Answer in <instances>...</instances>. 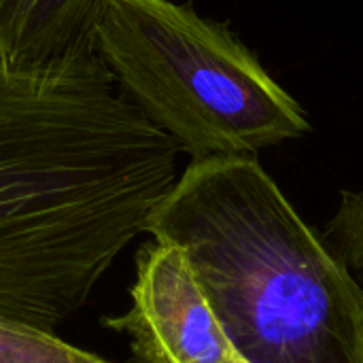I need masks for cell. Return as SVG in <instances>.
<instances>
[{
	"label": "cell",
	"mask_w": 363,
	"mask_h": 363,
	"mask_svg": "<svg viewBox=\"0 0 363 363\" xmlns=\"http://www.w3.org/2000/svg\"><path fill=\"white\" fill-rule=\"evenodd\" d=\"M181 149L98 53L49 68L0 57V317L53 332L147 232Z\"/></svg>",
	"instance_id": "1"
},
{
	"label": "cell",
	"mask_w": 363,
	"mask_h": 363,
	"mask_svg": "<svg viewBox=\"0 0 363 363\" xmlns=\"http://www.w3.org/2000/svg\"><path fill=\"white\" fill-rule=\"evenodd\" d=\"M147 234L185 253L247 363H363V287L255 155L189 162Z\"/></svg>",
	"instance_id": "2"
},
{
	"label": "cell",
	"mask_w": 363,
	"mask_h": 363,
	"mask_svg": "<svg viewBox=\"0 0 363 363\" xmlns=\"http://www.w3.org/2000/svg\"><path fill=\"white\" fill-rule=\"evenodd\" d=\"M94 49L119 91L196 160L311 132L300 102L230 30L172 0H106Z\"/></svg>",
	"instance_id": "3"
},
{
	"label": "cell",
	"mask_w": 363,
	"mask_h": 363,
	"mask_svg": "<svg viewBox=\"0 0 363 363\" xmlns=\"http://www.w3.org/2000/svg\"><path fill=\"white\" fill-rule=\"evenodd\" d=\"M125 315L104 319L130 338L138 363H247L208 306L185 253L168 242L138 251L136 281Z\"/></svg>",
	"instance_id": "4"
},
{
	"label": "cell",
	"mask_w": 363,
	"mask_h": 363,
	"mask_svg": "<svg viewBox=\"0 0 363 363\" xmlns=\"http://www.w3.org/2000/svg\"><path fill=\"white\" fill-rule=\"evenodd\" d=\"M106 0H0V57L13 68H49L96 53Z\"/></svg>",
	"instance_id": "5"
},
{
	"label": "cell",
	"mask_w": 363,
	"mask_h": 363,
	"mask_svg": "<svg viewBox=\"0 0 363 363\" xmlns=\"http://www.w3.org/2000/svg\"><path fill=\"white\" fill-rule=\"evenodd\" d=\"M0 363H108L106 359L64 342L55 332L0 317Z\"/></svg>",
	"instance_id": "6"
},
{
	"label": "cell",
	"mask_w": 363,
	"mask_h": 363,
	"mask_svg": "<svg viewBox=\"0 0 363 363\" xmlns=\"http://www.w3.org/2000/svg\"><path fill=\"white\" fill-rule=\"evenodd\" d=\"M328 228L340 262L363 279V191H342L338 213Z\"/></svg>",
	"instance_id": "7"
}]
</instances>
